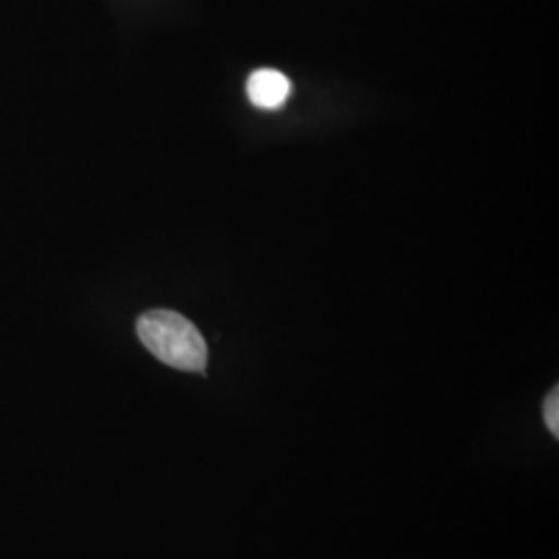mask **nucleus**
<instances>
[{
    "mask_svg": "<svg viewBox=\"0 0 559 559\" xmlns=\"http://www.w3.org/2000/svg\"><path fill=\"white\" fill-rule=\"evenodd\" d=\"M138 336L164 365L180 371H205L207 344L195 323L177 311L154 309L143 313L138 320Z\"/></svg>",
    "mask_w": 559,
    "mask_h": 559,
    "instance_id": "f257e3e1",
    "label": "nucleus"
},
{
    "mask_svg": "<svg viewBox=\"0 0 559 559\" xmlns=\"http://www.w3.org/2000/svg\"><path fill=\"white\" fill-rule=\"evenodd\" d=\"M247 94L258 108L274 110L288 100L290 81L274 69H260L247 81Z\"/></svg>",
    "mask_w": 559,
    "mask_h": 559,
    "instance_id": "f03ea898",
    "label": "nucleus"
},
{
    "mask_svg": "<svg viewBox=\"0 0 559 559\" xmlns=\"http://www.w3.org/2000/svg\"><path fill=\"white\" fill-rule=\"evenodd\" d=\"M543 417L547 423V429L559 438V392L558 388H554L549 392V396L545 399V408H543Z\"/></svg>",
    "mask_w": 559,
    "mask_h": 559,
    "instance_id": "7ed1b4c3",
    "label": "nucleus"
}]
</instances>
